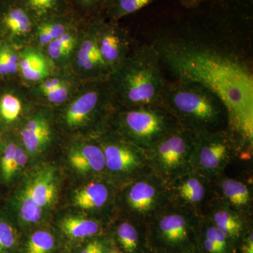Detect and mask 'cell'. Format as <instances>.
<instances>
[{
  "instance_id": "32",
  "label": "cell",
  "mask_w": 253,
  "mask_h": 253,
  "mask_svg": "<svg viewBox=\"0 0 253 253\" xmlns=\"http://www.w3.org/2000/svg\"><path fill=\"white\" fill-rule=\"evenodd\" d=\"M20 58L13 50L8 47L0 49V75L14 74L19 68Z\"/></svg>"
},
{
  "instance_id": "8",
  "label": "cell",
  "mask_w": 253,
  "mask_h": 253,
  "mask_svg": "<svg viewBox=\"0 0 253 253\" xmlns=\"http://www.w3.org/2000/svg\"><path fill=\"white\" fill-rule=\"evenodd\" d=\"M101 56L111 71L127 56L129 42L122 30L102 18H95L91 25Z\"/></svg>"
},
{
  "instance_id": "9",
  "label": "cell",
  "mask_w": 253,
  "mask_h": 253,
  "mask_svg": "<svg viewBox=\"0 0 253 253\" xmlns=\"http://www.w3.org/2000/svg\"><path fill=\"white\" fill-rule=\"evenodd\" d=\"M112 99L106 81H99L71 103L66 113V124L78 126L87 121L101 106Z\"/></svg>"
},
{
  "instance_id": "37",
  "label": "cell",
  "mask_w": 253,
  "mask_h": 253,
  "mask_svg": "<svg viewBox=\"0 0 253 253\" xmlns=\"http://www.w3.org/2000/svg\"><path fill=\"white\" fill-rule=\"evenodd\" d=\"M239 253H253V231L249 230L246 233L243 239L240 241L236 250Z\"/></svg>"
},
{
  "instance_id": "10",
  "label": "cell",
  "mask_w": 253,
  "mask_h": 253,
  "mask_svg": "<svg viewBox=\"0 0 253 253\" xmlns=\"http://www.w3.org/2000/svg\"><path fill=\"white\" fill-rule=\"evenodd\" d=\"M105 168L116 172H132L144 167V150L130 145L106 143L103 145Z\"/></svg>"
},
{
  "instance_id": "18",
  "label": "cell",
  "mask_w": 253,
  "mask_h": 253,
  "mask_svg": "<svg viewBox=\"0 0 253 253\" xmlns=\"http://www.w3.org/2000/svg\"><path fill=\"white\" fill-rule=\"evenodd\" d=\"M216 227L227 238L234 249L237 248L247 229L241 217L230 210L220 209L215 211L211 219Z\"/></svg>"
},
{
  "instance_id": "7",
  "label": "cell",
  "mask_w": 253,
  "mask_h": 253,
  "mask_svg": "<svg viewBox=\"0 0 253 253\" xmlns=\"http://www.w3.org/2000/svg\"><path fill=\"white\" fill-rule=\"evenodd\" d=\"M232 139L222 130L207 131L196 134L191 156V168L212 175L220 172L229 162Z\"/></svg>"
},
{
  "instance_id": "4",
  "label": "cell",
  "mask_w": 253,
  "mask_h": 253,
  "mask_svg": "<svg viewBox=\"0 0 253 253\" xmlns=\"http://www.w3.org/2000/svg\"><path fill=\"white\" fill-rule=\"evenodd\" d=\"M119 125L131 144L144 151L179 126L170 113L156 104L126 107L119 116Z\"/></svg>"
},
{
  "instance_id": "28",
  "label": "cell",
  "mask_w": 253,
  "mask_h": 253,
  "mask_svg": "<svg viewBox=\"0 0 253 253\" xmlns=\"http://www.w3.org/2000/svg\"><path fill=\"white\" fill-rule=\"evenodd\" d=\"M71 30L72 28L48 44V54L51 59L62 60L72 52L76 44V37Z\"/></svg>"
},
{
  "instance_id": "33",
  "label": "cell",
  "mask_w": 253,
  "mask_h": 253,
  "mask_svg": "<svg viewBox=\"0 0 253 253\" xmlns=\"http://www.w3.org/2000/svg\"><path fill=\"white\" fill-rule=\"evenodd\" d=\"M17 243L14 228L5 221H0V253H9Z\"/></svg>"
},
{
  "instance_id": "12",
  "label": "cell",
  "mask_w": 253,
  "mask_h": 253,
  "mask_svg": "<svg viewBox=\"0 0 253 253\" xmlns=\"http://www.w3.org/2000/svg\"><path fill=\"white\" fill-rule=\"evenodd\" d=\"M23 192L42 208L51 205L57 193L54 170L51 168H44L37 172L32 176Z\"/></svg>"
},
{
  "instance_id": "6",
  "label": "cell",
  "mask_w": 253,
  "mask_h": 253,
  "mask_svg": "<svg viewBox=\"0 0 253 253\" xmlns=\"http://www.w3.org/2000/svg\"><path fill=\"white\" fill-rule=\"evenodd\" d=\"M146 235L154 253H194L198 249V224L179 213L158 218Z\"/></svg>"
},
{
  "instance_id": "11",
  "label": "cell",
  "mask_w": 253,
  "mask_h": 253,
  "mask_svg": "<svg viewBox=\"0 0 253 253\" xmlns=\"http://www.w3.org/2000/svg\"><path fill=\"white\" fill-rule=\"evenodd\" d=\"M163 197L162 191L157 184L149 179H142L131 185L126 201L133 212L144 217L161 206Z\"/></svg>"
},
{
  "instance_id": "2",
  "label": "cell",
  "mask_w": 253,
  "mask_h": 253,
  "mask_svg": "<svg viewBox=\"0 0 253 253\" xmlns=\"http://www.w3.org/2000/svg\"><path fill=\"white\" fill-rule=\"evenodd\" d=\"M154 44L144 45L113 68L106 80L113 99L126 107L159 104L167 81Z\"/></svg>"
},
{
  "instance_id": "35",
  "label": "cell",
  "mask_w": 253,
  "mask_h": 253,
  "mask_svg": "<svg viewBox=\"0 0 253 253\" xmlns=\"http://www.w3.org/2000/svg\"><path fill=\"white\" fill-rule=\"evenodd\" d=\"M49 102L54 104H62L66 101L69 96V88L66 84H63L54 90L43 94Z\"/></svg>"
},
{
  "instance_id": "14",
  "label": "cell",
  "mask_w": 253,
  "mask_h": 253,
  "mask_svg": "<svg viewBox=\"0 0 253 253\" xmlns=\"http://www.w3.org/2000/svg\"><path fill=\"white\" fill-rule=\"evenodd\" d=\"M198 251L201 253H236L227 238L211 220L198 225Z\"/></svg>"
},
{
  "instance_id": "15",
  "label": "cell",
  "mask_w": 253,
  "mask_h": 253,
  "mask_svg": "<svg viewBox=\"0 0 253 253\" xmlns=\"http://www.w3.org/2000/svg\"><path fill=\"white\" fill-rule=\"evenodd\" d=\"M69 161L72 167L82 173L99 172L105 168L103 150L95 145H85L73 150Z\"/></svg>"
},
{
  "instance_id": "3",
  "label": "cell",
  "mask_w": 253,
  "mask_h": 253,
  "mask_svg": "<svg viewBox=\"0 0 253 253\" xmlns=\"http://www.w3.org/2000/svg\"><path fill=\"white\" fill-rule=\"evenodd\" d=\"M158 105L170 113L181 126L196 134L217 131L226 120L228 123L226 108L220 99L195 82L176 80L167 83Z\"/></svg>"
},
{
  "instance_id": "16",
  "label": "cell",
  "mask_w": 253,
  "mask_h": 253,
  "mask_svg": "<svg viewBox=\"0 0 253 253\" xmlns=\"http://www.w3.org/2000/svg\"><path fill=\"white\" fill-rule=\"evenodd\" d=\"M36 23L56 17L73 14L68 0H18Z\"/></svg>"
},
{
  "instance_id": "20",
  "label": "cell",
  "mask_w": 253,
  "mask_h": 253,
  "mask_svg": "<svg viewBox=\"0 0 253 253\" xmlns=\"http://www.w3.org/2000/svg\"><path fill=\"white\" fill-rule=\"evenodd\" d=\"M72 15L56 16L36 23L37 37L39 42L42 45H48L73 28L74 19Z\"/></svg>"
},
{
  "instance_id": "1",
  "label": "cell",
  "mask_w": 253,
  "mask_h": 253,
  "mask_svg": "<svg viewBox=\"0 0 253 253\" xmlns=\"http://www.w3.org/2000/svg\"><path fill=\"white\" fill-rule=\"evenodd\" d=\"M154 45L163 66L176 80L199 83L217 95L233 134L252 145L253 73L249 65L235 54L201 42L161 40Z\"/></svg>"
},
{
  "instance_id": "21",
  "label": "cell",
  "mask_w": 253,
  "mask_h": 253,
  "mask_svg": "<svg viewBox=\"0 0 253 253\" xmlns=\"http://www.w3.org/2000/svg\"><path fill=\"white\" fill-rule=\"evenodd\" d=\"M19 69L25 79L38 82L47 77L49 68L46 59L41 53L33 49H27L21 54Z\"/></svg>"
},
{
  "instance_id": "19",
  "label": "cell",
  "mask_w": 253,
  "mask_h": 253,
  "mask_svg": "<svg viewBox=\"0 0 253 253\" xmlns=\"http://www.w3.org/2000/svg\"><path fill=\"white\" fill-rule=\"evenodd\" d=\"M116 239L123 253H154L150 249L147 235L127 221L121 223L116 231Z\"/></svg>"
},
{
  "instance_id": "31",
  "label": "cell",
  "mask_w": 253,
  "mask_h": 253,
  "mask_svg": "<svg viewBox=\"0 0 253 253\" xmlns=\"http://www.w3.org/2000/svg\"><path fill=\"white\" fill-rule=\"evenodd\" d=\"M20 216L25 222L34 224L41 221L43 208L36 204L28 196L22 193L20 199Z\"/></svg>"
},
{
  "instance_id": "38",
  "label": "cell",
  "mask_w": 253,
  "mask_h": 253,
  "mask_svg": "<svg viewBox=\"0 0 253 253\" xmlns=\"http://www.w3.org/2000/svg\"><path fill=\"white\" fill-rule=\"evenodd\" d=\"M64 83V82L62 80L60 79V78H49V79L44 80L42 83L41 86H40V89H41L42 93L44 94L46 93L54 90L56 88L62 85Z\"/></svg>"
},
{
  "instance_id": "39",
  "label": "cell",
  "mask_w": 253,
  "mask_h": 253,
  "mask_svg": "<svg viewBox=\"0 0 253 253\" xmlns=\"http://www.w3.org/2000/svg\"><path fill=\"white\" fill-rule=\"evenodd\" d=\"M28 156L22 148L18 147L16 151V160H15L14 170L17 172L18 170L22 169L27 163Z\"/></svg>"
},
{
  "instance_id": "13",
  "label": "cell",
  "mask_w": 253,
  "mask_h": 253,
  "mask_svg": "<svg viewBox=\"0 0 253 253\" xmlns=\"http://www.w3.org/2000/svg\"><path fill=\"white\" fill-rule=\"evenodd\" d=\"M1 23L6 31L16 37L27 36L36 25L27 10L18 0L11 1L5 8L1 16Z\"/></svg>"
},
{
  "instance_id": "42",
  "label": "cell",
  "mask_w": 253,
  "mask_h": 253,
  "mask_svg": "<svg viewBox=\"0 0 253 253\" xmlns=\"http://www.w3.org/2000/svg\"><path fill=\"white\" fill-rule=\"evenodd\" d=\"M194 253H200L199 251H198V249H197V251H195V252Z\"/></svg>"
},
{
  "instance_id": "34",
  "label": "cell",
  "mask_w": 253,
  "mask_h": 253,
  "mask_svg": "<svg viewBox=\"0 0 253 253\" xmlns=\"http://www.w3.org/2000/svg\"><path fill=\"white\" fill-rule=\"evenodd\" d=\"M18 146L15 144H9L5 148L4 154L1 161V172L6 180H9L16 174L14 170L15 160Z\"/></svg>"
},
{
  "instance_id": "17",
  "label": "cell",
  "mask_w": 253,
  "mask_h": 253,
  "mask_svg": "<svg viewBox=\"0 0 253 253\" xmlns=\"http://www.w3.org/2000/svg\"><path fill=\"white\" fill-rule=\"evenodd\" d=\"M25 148L31 154L41 151L50 140L51 131L45 118L36 117L30 120L21 132Z\"/></svg>"
},
{
  "instance_id": "41",
  "label": "cell",
  "mask_w": 253,
  "mask_h": 253,
  "mask_svg": "<svg viewBox=\"0 0 253 253\" xmlns=\"http://www.w3.org/2000/svg\"><path fill=\"white\" fill-rule=\"evenodd\" d=\"M107 253H123L121 249L116 247H111L108 250Z\"/></svg>"
},
{
  "instance_id": "27",
  "label": "cell",
  "mask_w": 253,
  "mask_h": 253,
  "mask_svg": "<svg viewBox=\"0 0 253 253\" xmlns=\"http://www.w3.org/2000/svg\"><path fill=\"white\" fill-rule=\"evenodd\" d=\"M56 248V240L49 231H35L28 238L26 253H52Z\"/></svg>"
},
{
  "instance_id": "24",
  "label": "cell",
  "mask_w": 253,
  "mask_h": 253,
  "mask_svg": "<svg viewBox=\"0 0 253 253\" xmlns=\"http://www.w3.org/2000/svg\"><path fill=\"white\" fill-rule=\"evenodd\" d=\"M179 179L175 187L177 197L189 204H199L204 199L206 190L199 178L184 174Z\"/></svg>"
},
{
  "instance_id": "40",
  "label": "cell",
  "mask_w": 253,
  "mask_h": 253,
  "mask_svg": "<svg viewBox=\"0 0 253 253\" xmlns=\"http://www.w3.org/2000/svg\"><path fill=\"white\" fill-rule=\"evenodd\" d=\"M204 0H179L182 6L186 8H194L199 6Z\"/></svg>"
},
{
  "instance_id": "22",
  "label": "cell",
  "mask_w": 253,
  "mask_h": 253,
  "mask_svg": "<svg viewBox=\"0 0 253 253\" xmlns=\"http://www.w3.org/2000/svg\"><path fill=\"white\" fill-rule=\"evenodd\" d=\"M59 227L69 239L80 240L92 237L99 234L100 224L93 219L78 217H68L61 221Z\"/></svg>"
},
{
  "instance_id": "30",
  "label": "cell",
  "mask_w": 253,
  "mask_h": 253,
  "mask_svg": "<svg viewBox=\"0 0 253 253\" xmlns=\"http://www.w3.org/2000/svg\"><path fill=\"white\" fill-rule=\"evenodd\" d=\"M71 9H76L83 16L99 18L106 9L109 0H68Z\"/></svg>"
},
{
  "instance_id": "5",
  "label": "cell",
  "mask_w": 253,
  "mask_h": 253,
  "mask_svg": "<svg viewBox=\"0 0 253 253\" xmlns=\"http://www.w3.org/2000/svg\"><path fill=\"white\" fill-rule=\"evenodd\" d=\"M195 139L196 133L179 125L145 153L160 174L178 179L192 169L191 160Z\"/></svg>"
},
{
  "instance_id": "36",
  "label": "cell",
  "mask_w": 253,
  "mask_h": 253,
  "mask_svg": "<svg viewBox=\"0 0 253 253\" xmlns=\"http://www.w3.org/2000/svg\"><path fill=\"white\" fill-rule=\"evenodd\" d=\"M109 249L105 241L94 239L86 244L80 253H107Z\"/></svg>"
},
{
  "instance_id": "29",
  "label": "cell",
  "mask_w": 253,
  "mask_h": 253,
  "mask_svg": "<svg viewBox=\"0 0 253 253\" xmlns=\"http://www.w3.org/2000/svg\"><path fill=\"white\" fill-rule=\"evenodd\" d=\"M22 111L21 100L14 94H6L0 99V116L6 122L17 120Z\"/></svg>"
},
{
  "instance_id": "25",
  "label": "cell",
  "mask_w": 253,
  "mask_h": 253,
  "mask_svg": "<svg viewBox=\"0 0 253 253\" xmlns=\"http://www.w3.org/2000/svg\"><path fill=\"white\" fill-rule=\"evenodd\" d=\"M221 189L225 199L234 207L244 208L250 204V190L244 183L227 178L221 181Z\"/></svg>"
},
{
  "instance_id": "26",
  "label": "cell",
  "mask_w": 253,
  "mask_h": 253,
  "mask_svg": "<svg viewBox=\"0 0 253 253\" xmlns=\"http://www.w3.org/2000/svg\"><path fill=\"white\" fill-rule=\"evenodd\" d=\"M155 0H109L104 12L113 21L134 14Z\"/></svg>"
},
{
  "instance_id": "23",
  "label": "cell",
  "mask_w": 253,
  "mask_h": 253,
  "mask_svg": "<svg viewBox=\"0 0 253 253\" xmlns=\"http://www.w3.org/2000/svg\"><path fill=\"white\" fill-rule=\"evenodd\" d=\"M109 198V190L101 183H90L82 188L74 196V203L84 210L102 207Z\"/></svg>"
}]
</instances>
